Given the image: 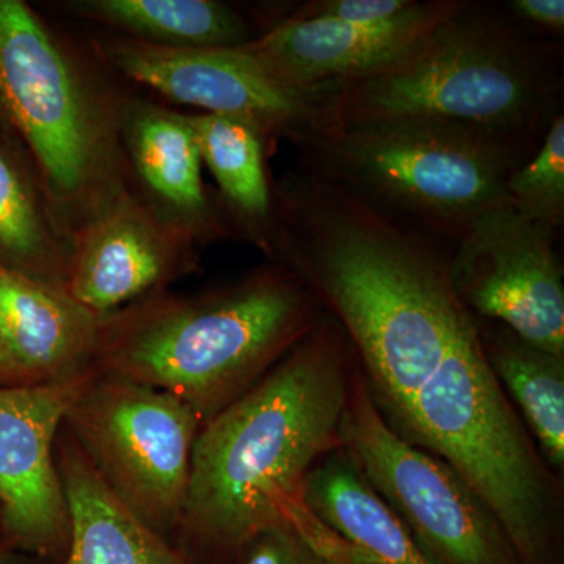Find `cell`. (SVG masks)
<instances>
[{
	"label": "cell",
	"instance_id": "obj_20",
	"mask_svg": "<svg viewBox=\"0 0 564 564\" xmlns=\"http://www.w3.org/2000/svg\"><path fill=\"white\" fill-rule=\"evenodd\" d=\"M63 9L102 32L174 50L239 47L259 36L236 7L218 0H70Z\"/></svg>",
	"mask_w": 564,
	"mask_h": 564
},
{
	"label": "cell",
	"instance_id": "obj_29",
	"mask_svg": "<svg viewBox=\"0 0 564 564\" xmlns=\"http://www.w3.org/2000/svg\"><path fill=\"white\" fill-rule=\"evenodd\" d=\"M0 267H2V265H0Z\"/></svg>",
	"mask_w": 564,
	"mask_h": 564
},
{
	"label": "cell",
	"instance_id": "obj_7",
	"mask_svg": "<svg viewBox=\"0 0 564 564\" xmlns=\"http://www.w3.org/2000/svg\"><path fill=\"white\" fill-rule=\"evenodd\" d=\"M318 176L378 210L410 215L462 237L507 206L518 148L489 133L422 118L345 122L310 144Z\"/></svg>",
	"mask_w": 564,
	"mask_h": 564
},
{
	"label": "cell",
	"instance_id": "obj_25",
	"mask_svg": "<svg viewBox=\"0 0 564 564\" xmlns=\"http://www.w3.org/2000/svg\"><path fill=\"white\" fill-rule=\"evenodd\" d=\"M248 547L245 564H334L291 525L267 530Z\"/></svg>",
	"mask_w": 564,
	"mask_h": 564
},
{
	"label": "cell",
	"instance_id": "obj_12",
	"mask_svg": "<svg viewBox=\"0 0 564 564\" xmlns=\"http://www.w3.org/2000/svg\"><path fill=\"white\" fill-rule=\"evenodd\" d=\"M95 367L50 383L0 386V525L14 547L66 554L69 511L57 440Z\"/></svg>",
	"mask_w": 564,
	"mask_h": 564
},
{
	"label": "cell",
	"instance_id": "obj_4",
	"mask_svg": "<svg viewBox=\"0 0 564 564\" xmlns=\"http://www.w3.org/2000/svg\"><path fill=\"white\" fill-rule=\"evenodd\" d=\"M102 65L22 0H0V124L29 159L70 240L131 191L121 93Z\"/></svg>",
	"mask_w": 564,
	"mask_h": 564
},
{
	"label": "cell",
	"instance_id": "obj_5",
	"mask_svg": "<svg viewBox=\"0 0 564 564\" xmlns=\"http://www.w3.org/2000/svg\"><path fill=\"white\" fill-rule=\"evenodd\" d=\"M556 84L496 20L464 7L388 68L337 85L334 124L422 118L522 143L549 118Z\"/></svg>",
	"mask_w": 564,
	"mask_h": 564
},
{
	"label": "cell",
	"instance_id": "obj_6",
	"mask_svg": "<svg viewBox=\"0 0 564 564\" xmlns=\"http://www.w3.org/2000/svg\"><path fill=\"white\" fill-rule=\"evenodd\" d=\"M443 459L491 511L522 564L551 541L554 485L470 325L422 386L395 430Z\"/></svg>",
	"mask_w": 564,
	"mask_h": 564
},
{
	"label": "cell",
	"instance_id": "obj_17",
	"mask_svg": "<svg viewBox=\"0 0 564 564\" xmlns=\"http://www.w3.org/2000/svg\"><path fill=\"white\" fill-rule=\"evenodd\" d=\"M55 455L69 511L63 564H198L109 491L70 434L58 436Z\"/></svg>",
	"mask_w": 564,
	"mask_h": 564
},
{
	"label": "cell",
	"instance_id": "obj_9",
	"mask_svg": "<svg viewBox=\"0 0 564 564\" xmlns=\"http://www.w3.org/2000/svg\"><path fill=\"white\" fill-rule=\"evenodd\" d=\"M340 445L413 534L432 564H521L488 507L448 464L408 443L356 375Z\"/></svg>",
	"mask_w": 564,
	"mask_h": 564
},
{
	"label": "cell",
	"instance_id": "obj_1",
	"mask_svg": "<svg viewBox=\"0 0 564 564\" xmlns=\"http://www.w3.org/2000/svg\"><path fill=\"white\" fill-rule=\"evenodd\" d=\"M270 258L328 304L361 355L367 386L397 430L473 315L444 262L372 204L311 173L274 193Z\"/></svg>",
	"mask_w": 564,
	"mask_h": 564
},
{
	"label": "cell",
	"instance_id": "obj_22",
	"mask_svg": "<svg viewBox=\"0 0 564 564\" xmlns=\"http://www.w3.org/2000/svg\"><path fill=\"white\" fill-rule=\"evenodd\" d=\"M480 339L492 373L521 408L549 463L562 467L564 356L533 347L507 328L480 334Z\"/></svg>",
	"mask_w": 564,
	"mask_h": 564
},
{
	"label": "cell",
	"instance_id": "obj_28",
	"mask_svg": "<svg viewBox=\"0 0 564 564\" xmlns=\"http://www.w3.org/2000/svg\"><path fill=\"white\" fill-rule=\"evenodd\" d=\"M0 564H20V558L0 547Z\"/></svg>",
	"mask_w": 564,
	"mask_h": 564
},
{
	"label": "cell",
	"instance_id": "obj_16",
	"mask_svg": "<svg viewBox=\"0 0 564 564\" xmlns=\"http://www.w3.org/2000/svg\"><path fill=\"white\" fill-rule=\"evenodd\" d=\"M101 321L65 288L0 267V339L25 383L91 369Z\"/></svg>",
	"mask_w": 564,
	"mask_h": 564
},
{
	"label": "cell",
	"instance_id": "obj_3",
	"mask_svg": "<svg viewBox=\"0 0 564 564\" xmlns=\"http://www.w3.org/2000/svg\"><path fill=\"white\" fill-rule=\"evenodd\" d=\"M315 303L280 262L202 295L154 293L102 318L93 367L172 393L207 422L307 336Z\"/></svg>",
	"mask_w": 564,
	"mask_h": 564
},
{
	"label": "cell",
	"instance_id": "obj_2",
	"mask_svg": "<svg viewBox=\"0 0 564 564\" xmlns=\"http://www.w3.org/2000/svg\"><path fill=\"white\" fill-rule=\"evenodd\" d=\"M351 381L336 323H315L258 383L203 423L177 533L237 551L293 525L307 474L340 445Z\"/></svg>",
	"mask_w": 564,
	"mask_h": 564
},
{
	"label": "cell",
	"instance_id": "obj_21",
	"mask_svg": "<svg viewBox=\"0 0 564 564\" xmlns=\"http://www.w3.org/2000/svg\"><path fill=\"white\" fill-rule=\"evenodd\" d=\"M202 151L220 188L226 218L270 256L274 232V193L265 166L269 140L251 124L225 115H188Z\"/></svg>",
	"mask_w": 564,
	"mask_h": 564
},
{
	"label": "cell",
	"instance_id": "obj_26",
	"mask_svg": "<svg viewBox=\"0 0 564 564\" xmlns=\"http://www.w3.org/2000/svg\"><path fill=\"white\" fill-rule=\"evenodd\" d=\"M510 9L514 11L519 20L547 29V31L563 32V0H514L510 3Z\"/></svg>",
	"mask_w": 564,
	"mask_h": 564
},
{
	"label": "cell",
	"instance_id": "obj_13",
	"mask_svg": "<svg viewBox=\"0 0 564 564\" xmlns=\"http://www.w3.org/2000/svg\"><path fill=\"white\" fill-rule=\"evenodd\" d=\"M196 248L128 191L74 234L66 292L109 317L195 272Z\"/></svg>",
	"mask_w": 564,
	"mask_h": 564
},
{
	"label": "cell",
	"instance_id": "obj_10",
	"mask_svg": "<svg viewBox=\"0 0 564 564\" xmlns=\"http://www.w3.org/2000/svg\"><path fill=\"white\" fill-rule=\"evenodd\" d=\"M95 57L122 79L176 106L239 118L267 140L313 144L334 129L337 85L318 88L285 84L239 47L174 50L96 33Z\"/></svg>",
	"mask_w": 564,
	"mask_h": 564
},
{
	"label": "cell",
	"instance_id": "obj_23",
	"mask_svg": "<svg viewBox=\"0 0 564 564\" xmlns=\"http://www.w3.org/2000/svg\"><path fill=\"white\" fill-rule=\"evenodd\" d=\"M508 202L529 220L558 231L564 220V118L556 115L532 161L519 165L505 184Z\"/></svg>",
	"mask_w": 564,
	"mask_h": 564
},
{
	"label": "cell",
	"instance_id": "obj_27",
	"mask_svg": "<svg viewBox=\"0 0 564 564\" xmlns=\"http://www.w3.org/2000/svg\"><path fill=\"white\" fill-rule=\"evenodd\" d=\"M0 381L6 383L28 384L24 378L21 377L20 370L17 369L13 361H11L9 351H7L6 345L0 339Z\"/></svg>",
	"mask_w": 564,
	"mask_h": 564
},
{
	"label": "cell",
	"instance_id": "obj_8",
	"mask_svg": "<svg viewBox=\"0 0 564 564\" xmlns=\"http://www.w3.org/2000/svg\"><path fill=\"white\" fill-rule=\"evenodd\" d=\"M199 414L172 393L91 375L65 425L109 491L154 532H177Z\"/></svg>",
	"mask_w": 564,
	"mask_h": 564
},
{
	"label": "cell",
	"instance_id": "obj_19",
	"mask_svg": "<svg viewBox=\"0 0 564 564\" xmlns=\"http://www.w3.org/2000/svg\"><path fill=\"white\" fill-rule=\"evenodd\" d=\"M70 252L35 170L0 124V265L66 289Z\"/></svg>",
	"mask_w": 564,
	"mask_h": 564
},
{
	"label": "cell",
	"instance_id": "obj_24",
	"mask_svg": "<svg viewBox=\"0 0 564 564\" xmlns=\"http://www.w3.org/2000/svg\"><path fill=\"white\" fill-rule=\"evenodd\" d=\"M415 0H315L291 17L344 24H384L406 13Z\"/></svg>",
	"mask_w": 564,
	"mask_h": 564
},
{
	"label": "cell",
	"instance_id": "obj_15",
	"mask_svg": "<svg viewBox=\"0 0 564 564\" xmlns=\"http://www.w3.org/2000/svg\"><path fill=\"white\" fill-rule=\"evenodd\" d=\"M120 135L137 198L196 247L232 232L220 199L203 180L191 117L144 96L121 93Z\"/></svg>",
	"mask_w": 564,
	"mask_h": 564
},
{
	"label": "cell",
	"instance_id": "obj_14",
	"mask_svg": "<svg viewBox=\"0 0 564 564\" xmlns=\"http://www.w3.org/2000/svg\"><path fill=\"white\" fill-rule=\"evenodd\" d=\"M467 6L462 0L414 2L402 17L384 24L288 17L242 47L285 84L329 87L388 68Z\"/></svg>",
	"mask_w": 564,
	"mask_h": 564
},
{
	"label": "cell",
	"instance_id": "obj_18",
	"mask_svg": "<svg viewBox=\"0 0 564 564\" xmlns=\"http://www.w3.org/2000/svg\"><path fill=\"white\" fill-rule=\"evenodd\" d=\"M303 503L344 541L350 564H432L391 505L344 456L315 464L304 480Z\"/></svg>",
	"mask_w": 564,
	"mask_h": 564
},
{
	"label": "cell",
	"instance_id": "obj_11",
	"mask_svg": "<svg viewBox=\"0 0 564 564\" xmlns=\"http://www.w3.org/2000/svg\"><path fill=\"white\" fill-rule=\"evenodd\" d=\"M554 237L555 231L511 204L496 207L459 237L448 278L467 311L503 323L533 347L564 356V285Z\"/></svg>",
	"mask_w": 564,
	"mask_h": 564
}]
</instances>
